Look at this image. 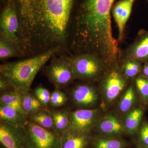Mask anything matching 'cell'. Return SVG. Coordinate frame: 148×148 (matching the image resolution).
<instances>
[{"label": "cell", "mask_w": 148, "mask_h": 148, "mask_svg": "<svg viewBox=\"0 0 148 148\" xmlns=\"http://www.w3.org/2000/svg\"><path fill=\"white\" fill-rule=\"evenodd\" d=\"M92 130L100 135L116 138L125 132L122 121L112 114L99 119Z\"/></svg>", "instance_id": "5bb4252c"}, {"label": "cell", "mask_w": 148, "mask_h": 148, "mask_svg": "<svg viewBox=\"0 0 148 148\" xmlns=\"http://www.w3.org/2000/svg\"><path fill=\"white\" fill-rule=\"evenodd\" d=\"M21 101L23 110L29 117L46 108L37 99L34 93L30 91L21 94Z\"/></svg>", "instance_id": "ffe728a7"}, {"label": "cell", "mask_w": 148, "mask_h": 148, "mask_svg": "<svg viewBox=\"0 0 148 148\" xmlns=\"http://www.w3.org/2000/svg\"><path fill=\"white\" fill-rule=\"evenodd\" d=\"M133 81L141 106L145 110L148 108V78L140 75Z\"/></svg>", "instance_id": "d4e9b609"}, {"label": "cell", "mask_w": 148, "mask_h": 148, "mask_svg": "<svg viewBox=\"0 0 148 148\" xmlns=\"http://www.w3.org/2000/svg\"><path fill=\"white\" fill-rule=\"evenodd\" d=\"M49 108L53 123V132L62 137L69 129L70 112L64 108Z\"/></svg>", "instance_id": "ac0fdd59"}, {"label": "cell", "mask_w": 148, "mask_h": 148, "mask_svg": "<svg viewBox=\"0 0 148 148\" xmlns=\"http://www.w3.org/2000/svg\"><path fill=\"white\" fill-rule=\"evenodd\" d=\"M148 3V0H145Z\"/></svg>", "instance_id": "836d02e7"}, {"label": "cell", "mask_w": 148, "mask_h": 148, "mask_svg": "<svg viewBox=\"0 0 148 148\" xmlns=\"http://www.w3.org/2000/svg\"><path fill=\"white\" fill-rule=\"evenodd\" d=\"M136 0H119L114 4L112 10L117 27L118 29V44L124 40L125 30L126 24L130 17L132 7Z\"/></svg>", "instance_id": "4fadbf2b"}, {"label": "cell", "mask_w": 148, "mask_h": 148, "mask_svg": "<svg viewBox=\"0 0 148 148\" xmlns=\"http://www.w3.org/2000/svg\"><path fill=\"white\" fill-rule=\"evenodd\" d=\"M137 146H138V148H148V147L143 145H140V144H138Z\"/></svg>", "instance_id": "1f68e13d"}, {"label": "cell", "mask_w": 148, "mask_h": 148, "mask_svg": "<svg viewBox=\"0 0 148 148\" xmlns=\"http://www.w3.org/2000/svg\"><path fill=\"white\" fill-rule=\"evenodd\" d=\"M140 144L148 147V121L143 119L138 130Z\"/></svg>", "instance_id": "f1b7e54d"}, {"label": "cell", "mask_w": 148, "mask_h": 148, "mask_svg": "<svg viewBox=\"0 0 148 148\" xmlns=\"http://www.w3.org/2000/svg\"><path fill=\"white\" fill-rule=\"evenodd\" d=\"M130 82L123 73L118 56L109 65L98 82V90L105 106H111L116 101L127 88Z\"/></svg>", "instance_id": "5b68a950"}, {"label": "cell", "mask_w": 148, "mask_h": 148, "mask_svg": "<svg viewBox=\"0 0 148 148\" xmlns=\"http://www.w3.org/2000/svg\"><path fill=\"white\" fill-rule=\"evenodd\" d=\"M33 92L43 106L49 108L51 94L49 90L42 86H39L33 90Z\"/></svg>", "instance_id": "83f0119b"}, {"label": "cell", "mask_w": 148, "mask_h": 148, "mask_svg": "<svg viewBox=\"0 0 148 148\" xmlns=\"http://www.w3.org/2000/svg\"><path fill=\"white\" fill-rule=\"evenodd\" d=\"M69 100L68 95L58 88L55 89L51 93L49 107L50 108H58L66 106Z\"/></svg>", "instance_id": "4316f807"}, {"label": "cell", "mask_w": 148, "mask_h": 148, "mask_svg": "<svg viewBox=\"0 0 148 148\" xmlns=\"http://www.w3.org/2000/svg\"><path fill=\"white\" fill-rule=\"evenodd\" d=\"M24 148H28V147H26Z\"/></svg>", "instance_id": "e575fe53"}, {"label": "cell", "mask_w": 148, "mask_h": 148, "mask_svg": "<svg viewBox=\"0 0 148 148\" xmlns=\"http://www.w3.org/2000/svg\"><path fill=\"white\" fill-rule=\"evenodd\" d=\"M19 22L16 7L13 0H7L2 4L1 18V35L18 46L17 34Z\"/></svg>", "instance_id": "30bf717a"}, {"label": "cell", "mask_w": 148, "mask_h": 148, "mask_svg": "<svg viewBox=\"0 0 148 148\" xmlns=\"http://www.w3.org/2000/svg\"><path fill=\"white\" fill-rule=\"evenodd\" d=\"M84 82L72 87L68 98L77 110L94 109L99 101V90L92 83Z\"/></svg>", "instance_id": "ba28073f"}, {"label": "cell", "mask_w": 148, "mask_h": 148, "mask_svg": "<svg viewBox=\"0 0 148 148\" xmlns=\"http://www.w3.org/2000/svg\"><path fill=\"white\" fill-rule=\"evenodd\" d=\"M61 51L60 48H55L24 60L3 63L0 66V75L8 81L16 92L21 94L29 92L41 69Z\"/></svg>", "instance_id": "3957f363"}, {"label": "cell", "mask_w": 148, "mask_h": 148, "mask_svg": "<svg viewBox=\"0 0 148 148\" xmlns=\"http://www.w3.org/2000/svg\"><path fill=\"white\" fill-rule=\"evenodd\" d=\"M98 108L78 109L70 112L69 130L75 133H90L100 118Z\"/></svg>", "instance_id": "9c48e42d"}, {"label": "cell", "mask_w": 148, "mask_h": 148, "mask_svg": "<svg viewBox=\"0 0 148 148\" xmlns=\"http://www.w3.org/2000/svg\"><path fill=\"white\" fill-rule=\"evenodd\" d=\"M122 71L129 81L134 80L141 74L143 64L133 59L119 61Z\"/></svg>", "instance_id": "7402d4cb"}, {"label": "cell", "mask_w": 148, "mask_h": 148, "mask_svg": "<svg viewBox=\"0 0 148 148\" xmlns=\"http://www.w3.org/2000/svg\"><path fill=\"white\" fill-rule=\"evenodd\" d=\"M66 58L75 79L85 82H98L110 65L101 57L90 53L69 55Z\"/></svg>", "instance_id": "277c9868"}, {"label": "cell", "mask_w": 148, "mask_h": 148, "mask_svg": "<svg viewBox=\"0 0 148 148\" xmlns=\"http://www.w3.org/2000/svg\"><path fill=\"white\" fill-rule=\"evenodd\" d=\"M0 141L5 148H24L27 147L26 126L12 125L0 121Z\"/></svg>", "instance_id": "7c38bea8"}, {"label": "cell", "mask_w": 148, "mask_h": 148, "mask_svg": "<svg viewBox=\"0 0 148 148\" xmlns=\"http://www.w3.org/2000/svg\"><path fill=\"white\" fill-rule=\"evenodd\" d=\"M145 110L142 106H137L124 115L122 122L125 132L131 135H135L138 132Z\"/></svg>", "instance_id": "2e32d148"}, {"label": "cell", "mask_w": 148, "mask_h": 148, "mask_svg": "<svg viewBox=\"0 0 148 148\" xmlns=\"http://www.w3.org/2000/svg\"><path fill=\"white\" fill-rule=\"evenodd\" d=\"M93 148H123L127 143L116 137L98 135L92 140Z\"/></svg>", "instance_id": "603a6c76"}, {"label": "cell", "mask_w": 148, "mask_h": 148, "mask_svg": "<svg viewBox=\"0 0 148 148\" xmlns=\"http://www.w3.org/2000/svg\"><path fill=\"white\" fill-rule=\"evenodd\" d=\"M7 0H1V3H2V4H3V3H4Z\"/></svg>", "instance_id": "d6a6232c"}, {"label": "cell", "mask_w": 148, "mask_h": 148, "mask_svg": "<svg viewBox=\"0 0 148 148\" xmlns=\"http://www.w3.org/2000/svg\"><path fill=\"white\" fill-rule=\"evenodd\" d=\"M139 100L138 92L134 84H130L124 90L118 104L120 113L125 115L134 108Z\"/></svg>", "instance_id": "d6986e66"}, {"label": "cell", "mask_w": 148, "mask_h": 148, "mask_svg": "<svg viewBox=\"0 0 148 148\" xmlns=\"http://www.w3.org/2000/svg\"><path fill=\"white\" fill-rule=\"evenodd\" d=\"M0 36L1 60L11 57L22 56L21 49L18 45L3 36Z\"/></svg>", "instance_id": "44dd1931"}, {"label": "cell", "mask_w": 148, "mask_h": 148, "mask_svg": "<svg viewBox=\"0 0 148 148\" xmlns=\"http://www.w3.org/2000/svg\"><path fill=\"white\" fill-rule=\"evenodd\" d=\"M140 75L148 78V61L143 64V69Z\"/></svg>", "instance_id": "4dcf8cb0"}, {"label": "cell", "mask_w": 148, "mask_h": 148, "mask_svg": "<svg viewBox=\"0 0 148 148\" xmlns=\"http://www.w3.org/2000/svg\"><path fill=\"white\" fill-rule=\"evenodd\" d=\"M45 70L46 75L55 88L62 90L75 80L73 70L66 56H53Z\"/></svg>", "instance_id": "8992f818"}, {"label": "cell", "mask_w": 148, "mask_h": 148, "mask_svg": "<svg viewBox=\"0 0 148 148\" xmlns=\"http://www.w3.org/2000/svg\"><path fill=\"white\" fill-rule=\"evenodd\" d=\"M27 147L61 148V136L29 122L26 126Z\"/></svg>", "instance_id": "52a82bcc"}, {"label": "cell", "mask_w": 148, "mask_h": 148, "mask_svg": "<svg viewBox=\"0 0 148 148\" xmlns=\"http://www.w3.org/2000/svg\"><path fill=\"white\" fill-rule=\"evenodd\" d=\"M116 0H78L69 26L68 45L71 55L90 53L108 64L120 49L112 30L111 12Z\"/></svg>", "instance_id": "7a4b0ae2"}, {"label": "cell", "mask_w": 148, "mask_h": 148, "mask_svg": "<svg viewBox=\"0 0 148 148\" xmlns=\"http://www.w3.org/2000/svg\"><path fill=\"white\" fill-rule=\"evenodd\" d=\"M119 61L133 59L144 64L148 61V31L141 29L137 36L127 47L119 51Z\"/></svg>", "instance_id": "8fae6325"}, {"label": "cell", "mask_w": 148, "mask_h": 148, "mask_svg": "<svg viewBox=\"0 0 148 148\" xmlns=\"http://www.w3.org/2000/svg\"><path fill=\"white\" fill-rule=\"evenodd\" d=\"M13 1L22 56L32 57L56 47L70 54L69 26L78 0Z\"/></svg>", "instance_id": "6da1fadb"}, {"label": "cell", "mask_w": 148, "mask_h": 148, "mask_svg": "<svg viewBox=\"0 0 148 148\" xmlns=\"http://www.w3.org/2000/svg\"><path fill=\"white\" fill-rule=\"evenodd\" d=\"M21 98V93L16 91L1 93L0 104L12 107L21 113L27 115L22 109Z\"/></svg>", "instance_id": "484cf974"}, {"label": "cell", "mask_w": 148, "mask_h": 148, "mask_svg": "<svg viewBox=\"0 0 148 148\" xmlns=\"http://www.w3.org/2000/svg\"><path fill=\"white\" fill-rule=\"evenodd\" d=\"M90 140V133L79 134L68 129L61 137V148H86Z\"/></svg>", "instance_id": "e0dca14e"}, {"label": "cell", "mask_w": 148, "mask_h": 148, "mask_svg": "<svg viewBox=\"0 0 148 148\" xmlns=\"http://www.w3.org/2000/svg\"><path fill=\"white\" fill-rule=\"evenodd\" d=\"M30 121L53 132V121L49 108H45L37 112L36 113L30 117Z\"/></svg>", "instance_id": "cb8c5ba5"}, {"label": "cell", "mask_w": 148, "mask_h": 148, "mask_svg": "<svg viewBox=\"0 0 148 148\" xmlns=\"http://www.w3.org/2000/svg\"><path fill=\"white\" fill-rule=\"evenodd\" d=\"M0 121L17 126H26L30 117L12 107L0 104Z\"/></svg>", "instance_id": "9a60e30c"}, {"label": "cell", "mask_w": 148, "mask_h": 148, "mask_svg": "<svg viewBox=\"0 0 148 148\" xmlns=\"http://www.w3.org/2000/svg\"><path fill=\"white\" fill-rule=\"evenodd\" d=\"M0 91L1 93L16 91L8 81L0 75Z\"/></svg>", "instance_id": "f546056e"}]
</instances>
